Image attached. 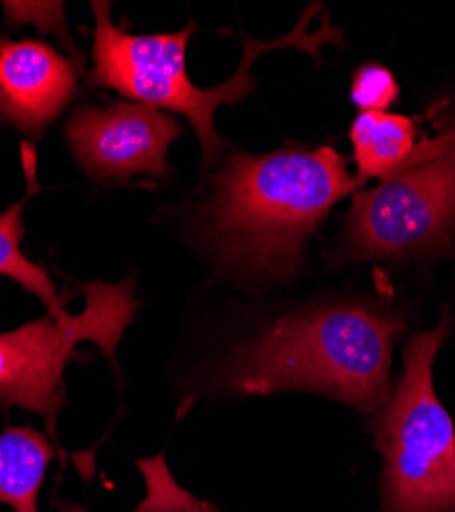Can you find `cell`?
<instances>
[{"label":"cell","instance_id":"1","mask_svg":"<svg viewBox=\"0 0 455 512\" xmlns=\"http://www.w3.org/2000/svg\"><path fill=\"white\" fill-rule=\"evenodd\" d=\"M363 185L330 146L234 152L214 179L201 228L224 269L287 279L302 267L306 242L326 213Z\"/></svg>","mask_w":455,"mask_h":512},{"label":"cell","instance_id":"2","mask_svg":"<svg viewBox=\"0 0 455 512\" xmlns=\"http://www.w3.org/2000/svg\"><path fill=\"white\" fill-rule=\"evenodd\" d=\"M400 312L374 304H330L285 316L244 343L220 369L216 388L234 396L306 390L376 414L390 402Z\"/></svg>","mask_w":455,"mask_h":512},{"label":"cell","instance_id":"3","mask_svg":"<svg viewBox=\"0 0 455 512\" xmlns=\"http://www.w3.org/2000/svg\"><path fill=\"white\" fill-rule=\"evenodd\" d=\"M97 19L93 41V78L105 89H111L134 103L152 105L162 111L185 115L201 144V166L208 170L218 162L228 144L216 130V111L220 105H238L257 89L253 78V62L279 48H298L320 60L322 44H343V31L335 29L328 19L316 33H308V23L320 11V5L306 9L296 29L275 41H242V62L228 82L216 89H199L187 72V41L195 23L177 33L134 35L111 21L109 3H93Z\"/></svg>","mask_w":455,"mask_h":512},{"label":"cell","instance_id":"4","mask_svg":"<svg viewBox=\"0 0 455 512\" xmlns=\"http://www.w3.org/2000/svg\"><path fill=\"white\" fill-rule=\"evenodd\" d=\"M453 328L445 308L435 328L410 338L396 394L374 420L384 455L380 512H455V424L433 383L435 357Z\"/></svg>","mask_w":455,"mask_h":512},{"label":"cell","instance_id":"5","mask_svg":"<svg viewBox=\"0 0 455 512\" xmlns=\"http://www.w3.org/2000/svg\"><path fill=\"white\" fill-rule=\"evenodd\" d=\"M85 310L64 316L46 314L15 330L0 332V410L13 408L44 418L56 443V422L66 402L64 371L80 343H93L115 367L123 332L140 310L134 277L119 283H80ZM117 369V367H115Z\"/></svg>","mask_w":455,"mask_h":512},{"label":"cell","instance_id":"6","mask_svg":"<svg viewBox=\"0 0 455 512\" xmlns=\"http://www.w3.org/2000/svg\"><path fill=\"white\" fill-rule=\"evenodd\" d=\"M455 238V121L380 187L361 191L347 216L345 242L355 259H392L439 248Z\"/></svg>","mask_w":455,"mask_h":512},{"label":"cell","instance_id":"7","mask_svg":"<svg viewBox=\"0 0 455 512\" xmlns=\"http://www.w3.org/2000/svg\"><path fill=\"white\" fill-rule=\"evenodd\" d=\"M183 125L169 113L144 103L78 105L64 125L70 154L93 181L132 177L167 179L169 148Z\"/></svg>","mask_w":455,"mask_h":512},{"label":"cell","instance_id":"8","mask_svg":"<svg viewBox=\"0 0 455 512\" xmlns=\"http://www.w3.org/2000/svg\"><path fill=\"white\" fill-rule=\"evenodd\" d=\"M78 93V68L46 41L0 35V123L39 140Z\"/></svg>","mask_w":455,"mask_h":512},{"label":"cell","instance_id":"9","mask_svg":"<svg viewBox=\"0 0 455 512\" xmlns=\"http://www.w3.org/2000/svg\"><path fill=\"white\" fill-rule=\"evenodd\" d=\"M351 146L359 177L388 179L415 160L425 140H417V125L410 117L388 111H363L351 125Z\"/></svg>","mask_w":455,"mask_h":512},{"label":"cell","instance_id":"10","mask_svg":"<svg viewBox=\"0 0 455 512\" xmlns=\"http://www.w3.org/2000/svg\"><path fill=\"white\" fill-rule=\"evenodd\" d=\"M56 449L33 426H7L0 433V504L13 512H39V492Z\"/></svg>","mask_w":455,"mask_h":512},{"label":"cell","instance_id":"11","mask_svg":"<svg viewBox=\"0 0 455 512\" xmlns=\"http://www.w3.org/2000/svg\"><path fill=\"white\" fill-rule=\"evenodd\" d=\"M23 150V166L27 177V191L25 197L5 211H0V275H5L19 283L27 293L35 295L37 300L46 306L48 314L64 316L68 310L64 308L58 287L52 281L46 267H41L29 261L21 250V240L25 234L23 224V209L27 201L39 191L37 185V154L31 142L21 144Z\"/></svg>","mask_w":455,"mask_h":512},{"label":"cell","instance_id":"12","mask_svg":"<svg viewBox=\"0 0 455 512\" xmlns=\"http://www.w3.org/2000/svg\"><path fill=\"white\" fill-rule=\"evenodd\" d=\"M400 87L394 74L382 64L361 66L351 82V99L363 111H386L396 103Z\"/></svg>","mask_w":455,"mask_h":512}]
</instances>
